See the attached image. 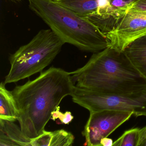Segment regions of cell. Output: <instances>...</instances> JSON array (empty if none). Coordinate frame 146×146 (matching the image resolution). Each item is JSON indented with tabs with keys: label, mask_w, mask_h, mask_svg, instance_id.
I'll use <instances>...</instances> for the list:
<instances>
[{
	"label": "cell",
	"mask_w": 146,
	"mask_h": 146,
	"mask_svg": "<svg viewBox=\"0 0 146 146\" xmlns=\"http://www.w3.org/2000/svg\"><path fill=\"white\" fill-rule=\"evenodd\" d=\"M74 86L70 72L52 67L15 87L12 92L18 109V121L26 137L34 139L46 131L52 113L64 97L71 96Z\"/></svg>",
	"instance_id": "obj_1"
},
{
	"label": "cell",
	"mask_w": 146,
	"mask_h": 146,
	"mask_svg": "<svg viewBox=\"0 0 146 146\" xmlns=\"http://www.w3.org/2000/svg\"><path fill=\"white\" fill-rule=\"evenodd\" d=\"M79 88L106 94H125L146 89V78L123 52L109 46L94 53L85 65L70 72Z\"/></svg>",
	"instance_id": "obj_2"
},
{
	"label": "cell",
	"mask_w": 146,
	"mask_h": 146,
	"mask_svg": "<svg viewBox=\"0 0 146 146\" xmlns=\"http://www.w3.org/2000/svg\"><path fill=\"white\" fill-rule=\"evenodd\" d=\"M30 10L65 43L84 52L96 53L110 46L106 35L88 19L55 0H28Z\"/></svg>",
	"instance_id": "obj_3"
},
{
	"label": "cell",
	"mask_w": 146,
	"mask_h": 146,
	"mask_svg": "<svg viewBox=\"0 0 146 146\" xmlns=\"http://www.w3.org/2000/svg\"><path fill=\"white\" fill-rule=\"evenodd\" d=\"M65 42L52 30L42 29L9 58L11 69L4 82L15 83L42 72L58 54Z\"/></svg>",
	"instance_id": "obj_4"
},
{
	"label": "cell",
	"mask_w": 146,
	"mask_h": 146,
	"mask_svg": "<svg viewBox=\"0 0 146 146\" xmlns=\"http://www.w3.org/2000/svg\"><path fill=\"white\" fill-rule=\"evenodd\" d=\"M73 102L90 113L103 110L131 112L136 117H146V89L125 94H106L74 86Z\"/></svg>",
	"instance_id": "obj_5"
},
{
	"label": "cell",
	"mask_w": 146,
	"mask_h": 146,
	"mask_svg": "<svg viewBox=\"0 0 146 146\" xmlns=\"http://www.w3.org/2000/svg\"><path fill=\"white\" fill-rule=\"evenodd\" d=\"M131 112L103 110L90 113L88 119L82 132L85 137V145L101 146V141L108 137L117 128L128 120Z\"/></svg>",
	"instance_id": "obj_6"
},
{
	"label": "cell",
	"mask_w": 146,
	"mask_h": 146,
	"mask_svg": "<svg viewBox=\"0 0 146 146\" xmlns=\"http://www.w3.org/2000/svg\"><path fill=\"white\" fill-rule=\"evenodd\" d=\"M146 36V13L129 10L106 36L110 46L120 52L135 40Z\"/></svg>",
	"instance_id": "obj_7"
},
{
	"label": "cell",
	"mask_w": 146,
	"mask_h": 146,
	"mask_svg": "<svg viewBox=\"0 0 146 146\" xmlns=\"http://www.w3.org/2000/svg\"><path fill=\"white\" fill-rule=\"evenodd\" d=\"M14 122L0 119V146H31V139Z\"/></svg>",
	"instance_id": "obj_8"
},
{
	"label": "cell",
	"mask_w": 146,
	"mask_h": 146,
	"mask_svg": "<svg viewBox=\"0 0 146 146\" xmlns=\"http://www.w3.org/2000/svg\"><path fill=\"white\" fill-rule=\"evenodd\" d=\"M123 17L113 11L108 1L87 18L106 35L116 27Z\"/></svg>",
	"instance_id": "obj_9"
},
{
	"label": "cell",
	"mask_w": 146,
	"mask_h": 146,
	"mask_svg": "<svg viewBox=\"0 0 146 146\" xmlns=\"http://www.w3.org/2000/svg\"><path fill=\"white\" fill-rule=\"evenodd\" d=\"M74 140L73 134L64 129L45 131L39 136L31 139V146H71Z\"/></svg>",
	"instance_id": "obj_10"
},
{
	"label": "cell",
	"mask_w": 146,
	"mask_h": 146,
	"mask_svg": "<svg viewBox=\"0 0 146 146\" xmlns=\"http://www.w3.org/2000/svg\"><path fill=\"white\" fill-rule=\"evenodd\" d=\"M123 52L136 69L146 78V36L130 43Z\"/></svg>",
	"instance_id": "obj_11"
},
{
	"label": "cell",
	"mask_w": 146,
	"mask_h": 146,
	"mask_svg": "<svg viewBox=\"0 0 146 146\" xmlns=\"http://www.w3.org/2000/svg\"><path fill=\"white\" fill-rule=\"evenodd\" d=\"M57 3L74 12L82 17L87 18L94 13L108 0H55Z\"/></svg>",
	"instance_id": "obj_12"
},
{
	"label": "cell",
	"mask_w": 146,
	"mask_h": 146,
	"mask_svg": "<svg viewBox=\"0 0 146 146\" xmlns=\"http://www.w3.org/2000/svg\"><path fill=\"white\" fill-rule=\"evenodd\" d=\"M4 82L0 84V119L15 122L18 120L19 111L12 91L7 89Z\"/></svg>",
	"instance_id": "obj_13"
},
{
	"label": "cell",
	"mask_w": 146,
	"mask_h": 146,
	"mask_svg": "<svg viewBox=\"0 0 146 146\" xmlns=\"http://www.w3.org/2000/svg\"><path fill=\"white\" fill-rule=\"evenodd\" d=\"M139 128H135L125 131L113 143V146H138Z\"/></svg>",
	"instance_id": "obj_14"
},
{
	"label": "cell",
	"mask_w": 146,
	"mask_h": 146,
	"mask_svg": "<svg viewBox=\"0 0 146 146\" xmlns=\"http://www.w3.org/2000/svg\"><path fill=\"white\" fill-rule=\"evenodd\" d=\"M138 0H108L110 7L118 14L124 16Z\"/></svg>",
	"instance_id": "obj_15"
},
{
	"label": "cell",
	"mask_w": 146,
	"mask_h": 146,
	"mask_svg": "<svg viewBox=\"0 0 146 146\" xmlns=\"http://www.w3.org/2000/svg\"><path fill=\"white\" fill-rule=\"evenodd\" d=\"M60 107H58L52 113L51 119L54 121H55L56 119H59L60 120L61 123L69 124L73 120L74 117L72 116L71 112L67 111L63 113L60 111Z\"/></svg>",
	"instance_id": "obj_16"
},
{
	"label": "cell",
	"mask_w": 146,
	"mask_h": 146,
	"mask_svg": "<svg viewBox=\"0 0 146 146\" xmlns=\"http://www.w3.org/2000/svg\"><path fill=\"white\" fill-rule=\"evenodd\" d=\"M129 10L146 13V0H138Z\"/></svg>",
	"instance_id": "obj_17"
},
{
	"label": "cell",
	"mask_w": 146,
	"mask_h": 146,
	"mask_svg": "<svg viewBox=\"0 0 146 146\" xmlns=\"http://www.w3.org/2000/svg\"><path fill=\"white\" fill-rule=\"evenodd\" d=\"M138 146H146V126L139 129Z\"/></svg>",
	"instance_id": "obj_18"
},
{
	"label": "cell",
	"mask_w": 146,
	"mask_h": 146,
	"mask_svg": "<svg viewBox=\"0 0 146 146\" xmlns=\"http://www.w3.org/2000/svg\"><path fill=\"white\" fill-rule=\"evenodd\" d=\"M113 140L108 137H105L102 139L101 141V146H111L113 144Z\"/></svg>",
	"instance_id": "obj_19"
},
{
	"label": "cell",
	"mask_w": 146,
	"mask_h": 146,
	"mask_svg": "<svg viewBox=\"0 0 146 146\" xmlns=\"http://www.w3.org/2000/svg\"><path fill=\"white\" fill-rule=\"evenodd\" d=\"M11 1H18V0H11Z\"/></svg>",
	"instance_id": "obj_20"
}]
</instances>
